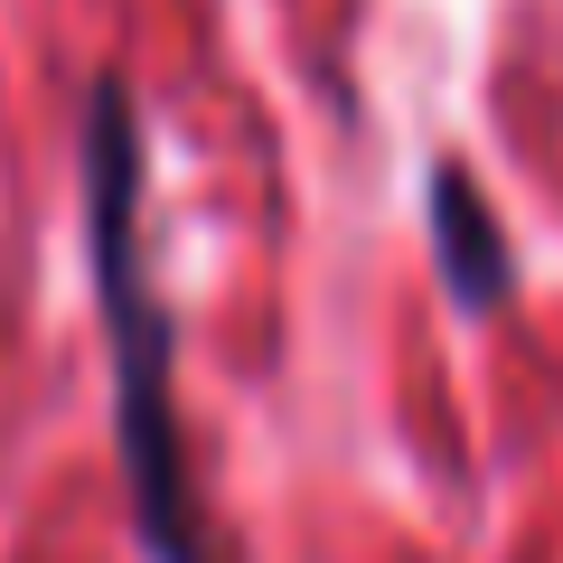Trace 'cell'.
<instances>
[{
  "mask_svg": "<svg viewBox=\"0 0 563 563\" xmlns=\"http://www.w3.org/2000/svg\"><path fill=\"white\" fill-rule=\"evenodd\" d=\"M85 225H95V301L103 339H113V432H122V479H132V517L151 563H235L217 536L188 470L179 432V385H169V310L151 282V244H141V122L122 85H95L85 103Z\"/></svg>",
  "mask_w": 563,
  "mask_h": 563,
  "instance_id": "1",
  "label": "cell"
},
{
  "mask_svg": "<svg viewBox=\"0 0 563 563\" xmlns=\"http://www.w3.org/2000/svg\"><path fill=\"white\" fill-rule=\"evenodd\" d=\"M432 244H442V282L461 291V310H498L517 263H507V235L488 217V198L470 188V169H432Z\"/></svg>",
  "mask_w": 563,
  "mask_h": 563,
  "instance_id": "2",
  "label": "cell"
}]
</instances>
